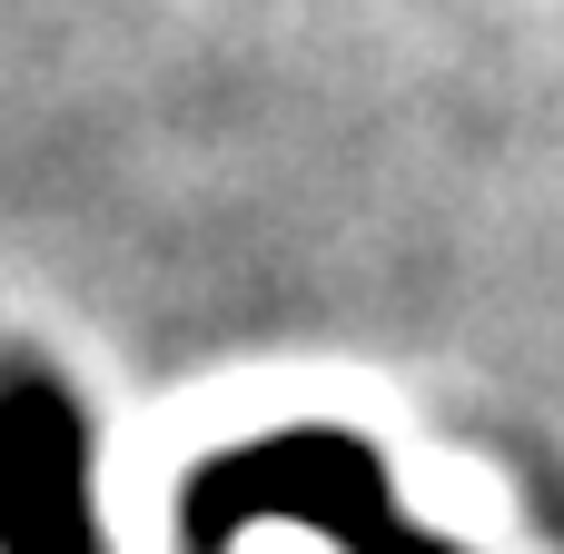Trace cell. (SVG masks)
I'll return each instance as SVG.
<instances>
[{
    "label": "cell",
    "mask_w": 564,
    "mask_h": 554,
    "mask_svg": "<svg viewBox=\"0 0 564 554\" xmlns=\"http://www.w3.org/2000/svg\"><path fill=\"white\" fill-rule=\"evenodd\" d=\"M0 545L10 554H79V436L40 377L0 387Z\"/></svg>",
    "instance_id": "cell-1"
}]
</instances>
